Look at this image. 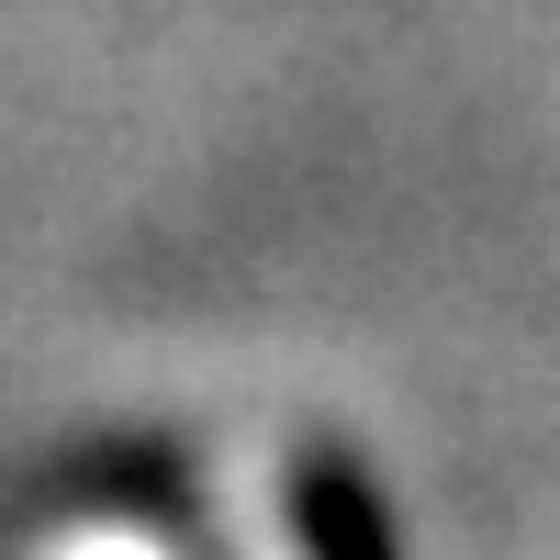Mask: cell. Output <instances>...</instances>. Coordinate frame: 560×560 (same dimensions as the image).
<instances>
[{"mask_svg": "<svg viewBox=\"0 0 560 560\" xmlns=\"http://www.w3.org/2000/svg\"><path fill=\"white\" fill-rule=\"evenodd\" d=\"M280 493H292V538H303V560H404L382 493H370V471H359L337 438H314L292 471H280Z\"/></svg>", "mask_w": 560, "mask_h": 560, "instance_id": "cell-1", "label": "cell"}]
</instances>
